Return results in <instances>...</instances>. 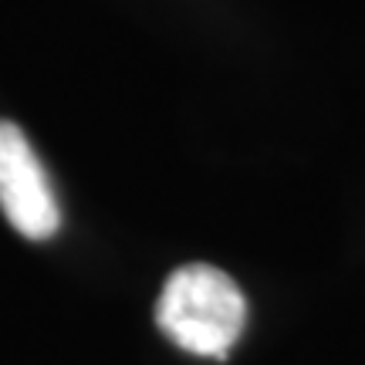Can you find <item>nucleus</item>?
Segmentation results:
<instances>
[{"mask_svg":"<svg viewBox=\"0 0 365 365\" xmlns=\"http://www.w3.org/2000/svg\"><path fill=\"white\" fill-rule=\"evenodd\" d=\"M0 210L27 240H48L61 227L58 200L38 153L7 118H0Z\"/></svg>","mask_w":365,"mask_h":365,"instance_id":"obj_2","label":"nucleus"},{"mask_svg":"<svg viewBox=\"0 0 365 365\" xmlns=\"http://www.w3.org/2000/svg\"><path fill=\"white\" fill-rule=\"evenodd\" d=\"M156 322L180 349L203 359H227L237 345L247 301L230 274L213 264H186L170 274L156 301Z\"/></svg>","mask_w":365,"mask_h":365,"instance_id":"obj_1","label":"nucleus"}]
</instances>
